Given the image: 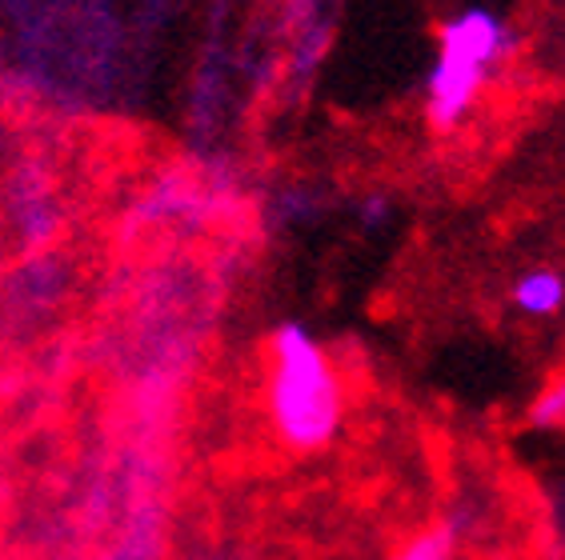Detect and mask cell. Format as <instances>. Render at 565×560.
Wrapping results in <instances>:
<instances>
[{"instance_id":"obj_1","label":"cell","mask_w":565,"mask_h":560,"mask_svg":"<svg viewBox=\"0 0 565 560\" xmlns=\"http://www.w3.org/2000/svg\"><path fill=\"white\" fill-rule=\"evenodd\" d=\"M269 417L273 429L289 449L313 453L326 449L345 417L338 368L313 336L285 324L269 345Z\"/></svg>"},{"instance_id":"obj_2","label":"cell","mask_w":565,"mask_h":560,"mask_svg":"<svg viewBox=\"0 0 565 560\" xmlns=\"http://www.w3.org/2000/svg\"><path fill=\"white\" fill-rule=\"evenodd\" d=\"M501 24L490 12H461L457 21L441 24V56L429 80V120L434 129H454L478 97L486 68L501 53Z\"/></svg>"},{"instance_id":"obj_3","label":"cell","mask_w":565,"mask_h":560,"mask_svg":"<svg viewBox=\"0 0 565 560\" xmlns=\"http://www.w3.org/2000/svg\"><path fill=\"white\" fill-rule=\"evenodd\" d=\"M513 301H518V309H525V313H533V316H550V313H557L565 301V280L557 277V272L537 269L518 280Z\"/></svg>"},{"instance_id":"obj_4","label":"cell","mask_w":565,"mask_h":560,"mask_svg":"<svg viewBox=\"0 0 565 560\" xmlns=\"http://www.w3.org/2000/svg\"><path fill=\"white\" fill-rule=\"evenodd\" d=\"M393 560H454V528L449 525L425 528Z\"/></svg>"},{"instance_id":"obj_5","label":"cell","mask_w":565,"mask_h":560,"mask_svg":"<svg viewBox=\"0 0 565 560\" xmlns=\"http://www.w3.org/2000/svg\"><path fill=\"white\" fill-rule=\"evenodd\" d=\"M530 420L533 424H542V429H565V373L550 380L542 397L533 400Z\"/></svg>"}]
</instances>
